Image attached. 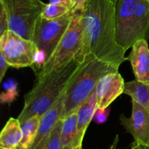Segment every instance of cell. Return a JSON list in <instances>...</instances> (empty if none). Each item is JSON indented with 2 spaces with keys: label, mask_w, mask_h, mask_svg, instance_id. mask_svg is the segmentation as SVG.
<instances>
[{
  "label": "cell",
  "mask_w": 149,
  "mask_h": 149,
  "mask_svg": "<svg viewBox=\"0 0 149 149\" xmlns=\"http://www.w3.org/2000/svg\"><path fill=\"white\" fill-rule=\"evenodd\" d=\"M81 13L82 42L76 58L81 61L92 55L118 67L127 61V51L117 42L114 3L111 0H88Z\"/></svg>",
  "instance_id": "1"
},
{
  "label": "cell",
  "mask_w": 149,
  "mask_h": 149,
  "mask_svg": "<svg viewBox=\"0 0 149 149\" xmlns=\"http://www.w3.org/2000/svg\"><path fill=\"white\" fill-rule=\"evenodd\" d=\"M80 64L75 57L59 69L36 77L33 87L24 96V106L17 118L20 124L35 115L42 116L50 109L65 93Z\"/></svg>",
  "instance_id": "2"
},
{
  "label": "cell",
  "mask_w": 149,
  "mask_h": 149,
  "mask_svg": "<svg viewBox=\"0 0 149 149\" xmlns=\"http://www.w3.org/2000/svg\"><path fill=\"white\" fill-rule=\"evenodd\" d=\"M119 67L101 61L93 56H87L68 85L65 93L62 118L77 110L79 105L95 90L103 76L119 72Z\"/></svg>",
  "instance_id": "3"
},
{
  "label": "cell",
  "mask_w": 149,
  "mask_h": 149,
  "mask_svg": "<svg viewBox=\"0 0 149 149\" xmlns=\"http://www.w3.org/2000/svg\"><path fill=\"white\" fill-rule=\"evenodd\" d=\"M73 15L74 13L70 12L62 17L53 20H47L42 17L38 19L31 38L39 51L38 59L41 56L33 68L35 73L39 71L51 57L68 29Z\"/></svg>",
  "instance_id": "4"
},
{
  "label": "cell",
  "mask_w": 149,
  "mask_h": 149,
  "mask_svg": "<svg viewBox=\"0 0 149 149\" xmlns=\"http://www.w3.org/2000/svg\"><path fill=\"white\" fill-rule=\"evenodd\" d=\"M9 19V29L31 40L33 29L45 6L42 0H0Z\"/></svg>",
  "instance_id": "5"
},
{
  "label": "cell",
  "mask_w": 149,
  "mask_h": 149,
  "mask_svg": "<svg viewBox=\"0 0 149 149\" xmlns=\"http://www.w3.org/2000/svg\"><path fill=\"white\" fill-rule=\"evenodd\" d=\"M83 26L81 13H74L68 29L64 34L48 61L36 72V77H40L52 70L59 69L76 57L81 49Z\"/></svg>",
  "instance_id": "6"
},
{
  "label": "cell",
  "mask_w": 149,
  "mask_h": 149,
  "mask_svg": "<svg viewBox=\"0 0 149 149\" xmlns=\"http://www.w3.org/2000/svg\"><path fill=\"white\" fill-rule=\"evenodd\" d=\"M0 53L10 67L33 68L37 61L39 51L33 41L8 29L0 35Z\"/></svg>",
  "instance_id": "7"
},
{
  "label": "cell",
  "mask_w": 149,
  "mask_h": 149,
  "mask_svg": "<svg viewBox=\"0 0 149 149\" xmlns=\"http://www.w3.org/2000/svg\"><path fill=\"white\" fill-rule=\"evenodd\" d=\"M120 123L132 136L133 145L149 146V112L144 107L132 100V113L130 118L120 115Z\"/></svg>",
  "instance_id": "8"
},
{
  "label": "cell",
  "mask_w": 149,
  "mask_h": 149,
  "mask_svg": "<svg viewBox=\"0 0 149 149\" xmlns=\"http://www.w3.org/2000/svg\"><path fill=\"white\" fill-rule=\"evenodd\" d=\"M138 0H117L115 3V21L117 42L127 51L132 48V26Z\"/></svg>",
  "instance_id": "9"
},
{
  "label": "cell",
  "mask_w": 149,
  "mask_h": 149,
  "mask_svg": "<svg viewBox=\"0 0 149 149\" xmlns=\"http://www.w3.org/2000/svg\"><path fill=\"white\" fill-rule=\"evenodd\" d=\"M125 88V80L119 72L103 76L95 88L97 108H109L116 98L124 93Z\"/></svg>",
  "instance_id": "10"
},
{
  "label": "cell",
  "mask_w": 149,
  "mask_h": 149,
  "mask_svg": "<svg viewBox=\"0 0 149 149\" xmlns=\"http://www.w3.org/2000/svg\"><path fill=\"white\" fill-rule=\"evenodd\" d=\"M127 58L132 66L135 80L149 85V48L147 40L141 39L135 42Z\"/></svg>",
  "instance_id": "11"
},
{
  "label": "cell",
  "mask_w": 149,
  "mask_h": 149,
  "mask_svg": "<svg viewBox=\"0 0 149 149\" xmlns=\"http://www.w3.org/2000/svg\"><path fill=\"white\" fill-rule=\"evenodd\" d=\"M65 93L50 109L48 110L42 116L36 137L31 147L29 149L36 148L50 134L58 121L61 119L64 110Z\"/></svg>",
  "instance_id": "12"
},
{
  "label": "cell",
  "mask_w": 149,
  "mask_h": 149,
  "mask_svg": "<svg viewBox=\"0 0 149 149\" xmlns=\"http://www.w3.org/2000/svg\"><path fill=\"white\" fill-rule=\"evenodd\" d=\"M97 109V94L95 90L79 105L77 109V135L74 147L82 144L84 134L88 126Z\"/></svg>",
  "instance_id": "13"
},
{
  "label": "cell",
  "mask_w": 149,
  "mask_h": 149,
  "mask_svg": "<svg viewBox=\"0 0 149 149\" xmlns=\"http://www.w3.org/2000/svg\"><path fill=\"white\" fill-rule=\"evenodd\" d=\"M149 37V0H138L132 26V44Z\"/></svg>",
  "instance_id": "14"
},
{
  "label": "cell",
  "mask_w": 149,
  "mask_h": 149,
  "mask_svg": "<svg viewBox=\"0 0 149 149\" xmlns=\"http://www.w3.org/2000/svg\"><path fill=\"white\" fill-rule=\"evenodd\" d=\"M23 137L21 124L18 118H10L0 134V148L17 149Z\"/></svg>",
  "instance_id": "15"
},
{
  "label": "cell",
  "mask_w": 149,
  "mask_h": 149,
  "mask_svg": "<svg viewBox=\"0 0 149 149\" xmlns=\"http://www.w3.org/2000/svg\"><path fill=\"white\" fill-rule=\"evenodd\" d=\"M124 93L132 98L149 112V85L141 83L137 80L125 83Z\"/></svg>",
  "instance_id": "16"
},
{
  "label": "cell",
  "mask_w": 149,
  "mask_h": 149,
  "mask_svg": "<svg viewBox=\"0 0 149 149\" xmlns=\"http://www.w3.org/2000/svg\"><path fill=\"white\" fill-rule=\"evenodd\" d=\"M77 135V110L63 119L61 129V145L62 148L67 146L74 147Z\"/></svg>",
  "instance_id": "17"
},
{
  "label": "cell",
  "mask_w": 149,
  "mask_h": 149,
  "mask_svg": "<svg viewBox=\"0 0 149 149\" xmlns=\"http://www.w3.org/2000/svg\"><path fill=\"white\" fill-rule=\"evenodd\" d=\"M41 115H35L21 124L23 137L17 149H29L31 147L39 130Z\"/></svg>",
  "instance_id": "18"
},
{
  "label": "cell",
  "mask_w": 149,
  "mask_h": 149,
  "mask_svg": "<svg viewBox=\"0 0 149 149\" xmlns=\"http://www.w3.org/2000/svg\"><path fill=\"white\" fill-rule=\"evenodd\" d=\"M62 124L63 119H61L50 134L35 149H63L61 139Z\"/></svg>",
  "instance_id": "19"
},
{
  "label": "cell",
  "mask_w": 149,
  "mask_h": 149,
  "mask_svg": "<svg viewBox=\"0 0 149 149\" xmlns=\"http://www.w3.org/2000/svg\"><path fill=\"white\" fill-rule=\"evenodd\" d=\"M70 12H71V9L65 6L48 3L45 4L41 17L47 20H53L62 17Z\"/></svg>",
  "instance_id": "20"
},
{
  "label": "cell",
  "mask_w": 149,
  "mask_h": 149,
  "mask_svg": "<svg viewBox=\"0 0 149 149\" xmlns=\"http://www.w3.org/2000/svg\"><path fill=\"white\" fill-rule=\"evenodd\" d=\"M110 108H98L96 110L93 116V121L97 124H103L107 121L110 113Z\"/></svg>",
  "instance_id": "21"
},
{
  "label": "cell",
  "mask_w": 149,
  "mask_h": 149,
  "mask_svg": "<svg viewBox=\"0 0 149 149\" xmlns=\"http://www.w3.org/2000/svg\"><path fill=\"white\" fill-rule=\"evenodd\" d=\"M9 29V19L5 9L0 4V35Z\"/></svg>",
  "instance_id": "22"
},
{
  "label": "cell",
  "mask_w": 149,
  "mask_h": 149,
  "mask_svg": "<svg viewBox=\"0 0 149 149\" xmlns=\"http://www.w3.org/2000/svg\"><path fill=\"white\" fill-rule=\"evenodd\" d=\"M88 0H71V13H82Z\"/></svg>",
  "instance_id": "23"
},
{
  "label": "cell",
  "mask_w": 149,
  "mask_h": 149,
  "mask_svg": "<svg viewBox=\"0 0 149 149\" xmlns=\"http://www.w3.org/2000/svg\"><path fill=\"white\" fill-rule=\"evenodd\" d=\"M10 67V66L7 62L4 56L0 53V81L3 80L6 74V72L7 71Z\"/></svg>",
  "instance_id": "24"
},
{
  "label": "cell",
  "mask_w": 149,
  "mask_h": 149,
  "mask_svg": "<svg viewBox=\"0 0 149 149\" xmlns=\"http://www.w3.org/2000/svg\"><path fill=\"white\" fill-rule=\"evenodd\" d=\"M49 3L65 6L71 9V0H49Z\"/></svg>",
  "instance_id": "25"
},
{
  "label": "cell",
  "mask_w": 149,
  "mask_h": 149,
  "mask_svg": "<svg viewBox=\"0 0 149 149\" xmlns=\"http://www.w3.org/2000/svg\"><path fill=\"white\" fill-rule=\"evenodd\" d=\"M132 147L134 148L135 149H149V146H137L135 145L132 144Z\"/></svg>",
  "instance_id": "26"
},
{
  "label": "cell",
  "mask_w": 149,
  "mask_h": 149,
  "mask_svg": "<svg viewBox=\"0 0 149 149\" xmlns=\"http://www.w3.org/2000/svg\"><path fill=\"white\" fill-rule=\"evenodd\" d=\"M117 142H118V135H116V139H115V140H114V143H113V145H112V146L111 147L110 149H114V147L116 146V145L117 144Z\"/></svg>",
  "instance_id": "27"
},
{
  "label": "cell",
  "mask_w": 149,
  "mask_h": 149,
  "mask_svg": "<svg viewBox=\"0 0 149 149\" xmlns=\"http://www.w3.org/2000/svg\"><path fill=\"white\" fill-rule=\"evenodd\" d=\"M72 149H82V144H79L78 145L75 146V147L73 148Z\"/></svg>",
  "instance_id": "28"
},
{
  "label": "cell",
  "mask_w": 149,
  "mask_h": 149,
  "mask_svg": "<svg viewBox=\"0 0 149 149\" xmlns=\"http://www.w3.org/2000/svg\"><path fill=\"white\" fill-rule=\"evenodd\" d=\"M74 147H72V146H67V147L63 148V149H72Z\"/></svg>",
  "instance_id": "29"
},
{
  "label": "cell",
  "mask_w": 149,
  "mask_h": 149,
  "mask_svg": "<svg viewBox=\"0 0 149 149\" xmlns=\"http://www.w3.org/2000/svg\"><path fill=\"white\" fill-rule=\"evenodd\" d=\"M111 1H113V3H114V4H115V3H116V1H117V0H111Z\"/></svg>",
  "instance_id": "30"
},
{
  "label": "cell",
  "mask_w": 149,
  "mask_h": 149,
  "mask_svg": "<svg viewBox=\"0 0 149 149\" xmlns=\"http://www.w3.org/2000/svg\"><path fill=\"white\" fill-rule=\"evenodd\" d=\"M0 149H4V148H0Z\"/></svg>",
  "instance_id": "31"
},
{
  "label": "cell",
  "mask_w": 149,
  "mask_h": 149,
  "mask_svg": "<svg viewBox=\"0 0 149 149\" xmlns=\"http://www.w3.org/2000/svg\"><path fill=\"white\" fill-rule=\"evenodd\" d=\"M132 149H135V148H132Z\"/></svg>",
  "instance_id": "32"
}]
</instances>
